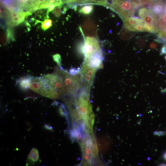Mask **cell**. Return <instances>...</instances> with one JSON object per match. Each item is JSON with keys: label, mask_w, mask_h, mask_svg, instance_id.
<instances>
[{"label": "cell", "mask_w": 166, "mask_h": 166, "mask_svg": "<svg viewBox=\"0 0 166 166\" xmlns=\"http://www.w3.org/2000/svg\"><path fill=\"white\" fill-rule=\"evenodd\" d=\"M145 43L143 39H140L138 40V44L139 47H142L144 46Z\"/></svg>", "instance_id": "d4e9b609"}, {"label": "cell", "mask_w": 166, "mask_h": 166, "mask_svg": "<svg viewBox=\"0 0 166 166\" xmlns=\"http://www.w3.org/2000/svg\"><path fill=\"white\" fill-rule=\"evenodd\" d=\"M84 42V55L85 57L94 52L102 50L99 41L94 37H87Z\"/></svg>", "instance_id": "30bf717a"}, {"label": "cell", "mask_w": 166, "mask_h": 166, "mask_svg": "<svg viewBox=\"0 0 166 166\" xmlns=\"http://www.w3.org/2000/svg\"><path fill=\"white\" fill-rule=\"evenodd\" d=\"M124 29L132 32H147L152 33L145 22L138 17H130L124 19Z\"/></svg>", "instance_id": "52a82bcc"}, {"label": "cell", "mask_w": 166, "mask_h": 166, "mask_svg": "<svg viewBox=\"0 0 166 166\" xmlns=\"http://www.w3.org/2000/svg\"><path fill=\"white\" fill-rule=\"evenodd\" d=\"M138 16L142 19L151 30L152 33H157L158 31L156 16L148 6H142L138 9Z\"/></svg>", "instance_id": "8992f818"}, {"label": "cell", "mask_w": 166, "mask_h": 166, "mask_svg": "<svg viewBox=\"0 0 166 166\" xmlns=\"http://www.w3.org/2000/svg\"><path fill=\"white\" fill-rule=\"evenodd\" d=\"M89 92L81 89L79 94L77 109L79 117L84 120L88 127L92 125L94 115L89 101Z\"/></svg>", "instance_id": "3957f363"}, {"label": "cell", "mask_w": 166, "mask_h": 166, "mask_svg": "<svg viewBox=\"0 0 166 166\" xmlns=\"http://www.w3.org/2000/svg\"><path fill=\"white\" fill-rule=\"evenodd\" d=\"M63 4L61 0H42L40 1L37 9L60 6Z\"/></svg>", "instance_id": "4fadbf2b"}, {"label": "cell", "mask_w": 166, "mask_h": 166, "mask_svg": "<svg viewBox=\"0 0 166 166\" xmlns=\"http://www.w3.org/2000/svg\"><path fill=\"white\" fill-rule=\"evenodd\" d=\"M62 2L66 3H78L79 0H61Z\"/></svg>", "instance_id": "cb8c5ba5"}, {"label": "cell", "mask_w": 166, "mask_h": 166, "mask_svg": "<svg viewBox=\"0 0 166 166\" xmlns=\"http://www.w3.org/2000/svg\"><path fill=\"white\" fill-rule=\"evenodd\" d=\"M97 70L84 63L79 73L81 89L90 92Z\"/></svg>", "instance_id": "5b68a950"}, {"label": "cell", "mask_w": 166, "mask_h": 166, "mask_svg": "<svg viewBox=\"0 0 166 166\" xmlns=\"http://www.w3.org/2000/svg\"><path fill=\"white\" fill-rule=\"evenodd\" d=\"M163 158L165 160H166V151L164 154Z\"/></svg>", "instance_id": "f1b7e54d"}, {"label": "cell", "mask_w": 166, "mask_h": 166, "mask_svg": "<svg viewBox=\"0 0 166 166\" xmlns=\"http://www.w3.org/2000/svg\"><path fill=\"white\" fill-rule=\"evenodd\" d=\"M57 71L61 75L64 82V93L76 96L81 87L80 78L77 75H72L65 71L62 68Z\"/></svg>", "instance_id": "277c9868"}, {"label": "cell", "mask_w": 166, "mask_h": 166, "mask_svg": "<svg viewBox=\"0 0 166 166\" xmlns=\"http://www.w3.org/2000/svg\"><path fill=\"white\" fill-rule=\"evenodd\" d=\"M108 0H88L87 3L98 4L106 6Z\"/></svg>", "instance_id": "d6986e66"}, {"label": "cell", "mask_w": 166, "mask_h": 166, "mask_svg": "<svg viewBox=\"0 0 166 166\" xmlns=\"http://www.w3.org/2000/svg\"><path fill=\"white\" fill-rule=\"evenodd\" d=\"M164 12H166V6L165 8Z\"/></svg>", "instance_id": "4dcf8cb0"}, {"label": "cell", "mask_w": 166, "mask_h": 166, "mask_svg": "<svg viewBox=\"0 0 166 166\" xmlns=\"http://www.w3.org/2000/svg\"><path fill=\"white\" fill-rule=\"evenodd\" d=\"M80 70L81 68L79 67L77 68H71L69 69V73L72 75H76L79 73Z\"/></svg>", "instance_id": "7402d4cb"}, {"label": "cell", "mask_w": 166, "mask_h": 166, "mask_svg": "<svg viewBox=\"0 0 166 166\" xmlns=\"http://www.w3.org/2000/svg\"><path fill=\"white\" fill-rule=\"evenodd\" d=\"M59 113L63 115H65L66 114V111L64 106L62 104L60 105L59 109Z\"/></svg>", "instance_id": "603a6c76"}, {"label": "cell", "mask_w": 166, "mask_h": 166, "mask_svg": "<svg viewBox=\"0 0 166 166\" xmlns=\"http://www.w3.org/2000/svg\"><path fill=\"white\" fill-rule=\"evenodd\" d=\"M31 14L30 12L19 10L11 11L6 21V23L10 26H17L22 23L26 17Z\"/></svg>", "instance_id": "ba28073f"}, {"label": "cell", "mask_w": 166, "mask_h": 166, "mask_svg": "<svg viewBox=\"0 0 166 166\" xmlns=\"http://www.w3.org/2000/svg\"><path fill=\"white\" fill-rule=\"evenodd\" d=\"M82 28L83 32L85 35L93 37L97 36L96 28L92 21L89 20L85 21L83 23Z\"/></svg>", "instance_id": "8fae6325"}, {"label": "cell", "mask_w": 166, "mask_h": 166, "mask_svg": "<svg viewBox=\"0 0 166 166\" xmlns=\"http://www.w3.org/2000/svg\"><path fill=\"white\" fill-rule=\"evenodd\" d=\"M142 6L141 0H108L107 6L124 19L132 17L136 10Z\"/></svg>", "instance_id": "7a4b0ae2"}, {"label": "cell", "mask_w": 166, "mask_h": 166, "mask_svg": "<svg viewBox=\"0 0 166 166\" xmlns=\"http://www.w3.org/2000/svg\"><path fill=\"white\" fill-rule=\"evenodd\" d=\"M166 54V43L162 47L161 50L160 54Z\"/></svg>", "instance_id": "4316f807"}, {"label": "cell", "mask_w": 166, "mask_h": 166, "mask_svg": "<svg viewBox=\"0 0 166 166\" xmlns=\"http://www.w3.org/2000/svg\"><path fill=\"white\" fill-rule=\"evenodd\" d=\"M157 38L155 41L161 43H165L166 42V30H159L157 32Z\"/></svg>", "instance_id": "2e32d148"}, {"label": "cell", "mask_w": 166, "mask_h": 166, "mask_svg": "<svg viewBox=\"0 0 166 166\" xmlns=\"http://www.w3.org/2000/svg\"><path fill=\"white\" fill-rule=\"evenodd\" d=\"M45 128H47L48 129H52V128L48 124H46L45 126Z\"/></svg>", "instance_id": "83f0119b"}, {"label": "cell", "mask_w": 166, "mask_h": 166, "mask_svg": "<svg viewBox=\"0 0 166 166\" xmlns=\"http://www.w3.org/2000/svg\"><path fill=\"white\" fill-rule=\"evenodd\" d=\"M57 73L37 77L38 88L36 92L52 99L58 98L64 93L65 89L61 75Z\"/></svg>", "instance_id": "6da1fadb"}, {"label": "cell", "mask_w": 166, "mask_h": 166, "mask_svg": "<svg viewBox=\"0 0 166 166\" xmlns=\"http://www.w3.org/2000/svg\"><path fill=\"white\" fill-rule=\"evenodd\" d=\"M41 23V28L44 30H45L52 26V21L50 19L46 18Z\"/></svg>", "instance_id": "ac0fdd59"}, {"label": "cell", "mask_w": 166, "mask_h": 166, "mask_svg": "<svg viewBox=\"0 0 166 166\" xmlns=\"http://www.w3.org/2000/svg\"><path fill=\"white\" fill-rule=\"evenodd\" d=\"M93 9V6L92 5H87L82 6L79 9V12L81 14L88 15L92 13Z\"/></svg>", "instance_id": "e0dca14e"}, {"label": "cell", "mask_w": 166, "mask_h": 166, "mask_svg": "<svg viewBox=\"0 0 166 166\" xmlns=\"http://www.w3.org/2000/svg\"><path fill=\"white\" fill-rule=\"evenodd\" d=\"M104 57L102 50L94 52L85 57L84 62L89 66L97 69L102 68Z\"/></svg>", "instance_id": "9c48e42d"}, {"label": "cell", "mask_w": 166, "mask_h": 166, "mask_svg": "<svg viewBox=\"0 0 166 166\" xmlns=\"http://www.w3.org/2000/svg\"><path fill=\"white\" fill-rule=\"evenodd\" d=\"M157 44L155 42H152L150 44V47L152 49H155L157 48Z\"/></svg>", "instance_id": "484cf974"}, {"label": "cell", "mask_w": 166, "mask_h": 166, "mask_svg": "<svg viewBox=\"0 0 166 166\" xmlns=\"http://www.w3.org/2000/svg\"><path fill=\"white\" fill-rule=\"evenodd\" d=\"M148 7L153 14L156 16H159L164 12L166 6L164 5L160 2L155 0Z\"/></svg>", "instance_id": "7c38bea8"}, {"label": "cell", "mask_w": 166, "mask_h": 166, "mask_svg": "<svg viewBox=\"0 0 166 166\" xmlns=\"http://www.w3.org/2000/svg\"><path fill=\"white\" fill-rule=\"evenodd\" d=\"M160 166H166V164H160Z\"/></svg>", "instance_id": "f546056e"}, {"label": "cell", "mask_w": 166, "mask_h": 166, "mask_svg": "<svg viewBox=\"0 0 166 166\" xmlns=\"http://www.w3.org/2000/svg\"><path fill=\"white\" fill-rule=\"evenodd\" d=\"M32 79L29 76L21 78L18 80V85L21 89L25 90L30 88Z\"/></svg>", "instance_id": "5bb4252c"}, {"label": "cell", "mask_w": 166, "mask_h": 166, "mask_svg": "<svg viewBox=\"0 0 166 166\" xmlns=\"http://www.w3.org/2000/svg\"><path fill=\"white\" fill-rule=\"evenodd\" d=\"M39 158V156L38 150L35 148H33L30 152L27 158L28 163L31 162L33 163L37 162Z\"/></svg>", "instance_id": "9a60e30c"}, {"label": "cell", "mask_w": 166, "mask_h": 166, "mask_svg": "<svg viewBox=\"0 0 166 166\" xmlns=\"http://www.w3.org/2000/svg\"><path fill=\"white\" fill-rule=\"evenodd\" d=\"M53 60L58 66L61 67V55L58 53L52 56Z\"/></svg>", "instance_id": "ffe728a7"}, {"label": "cell", "mask_w": 166, "mask_h": 166, "mask_svg": "<svg viewBox=\"0 0 166 166\" xmlns=\"http://www.w3.org/2000/svg\"><path fill=\"white\" fill-rule=\"evenodd\" d=\"M61 5L55 7L53 10V13L57 17H59L61 14Z\"/></svg>", "instance_id": "44dd1931"}]
</instances>
